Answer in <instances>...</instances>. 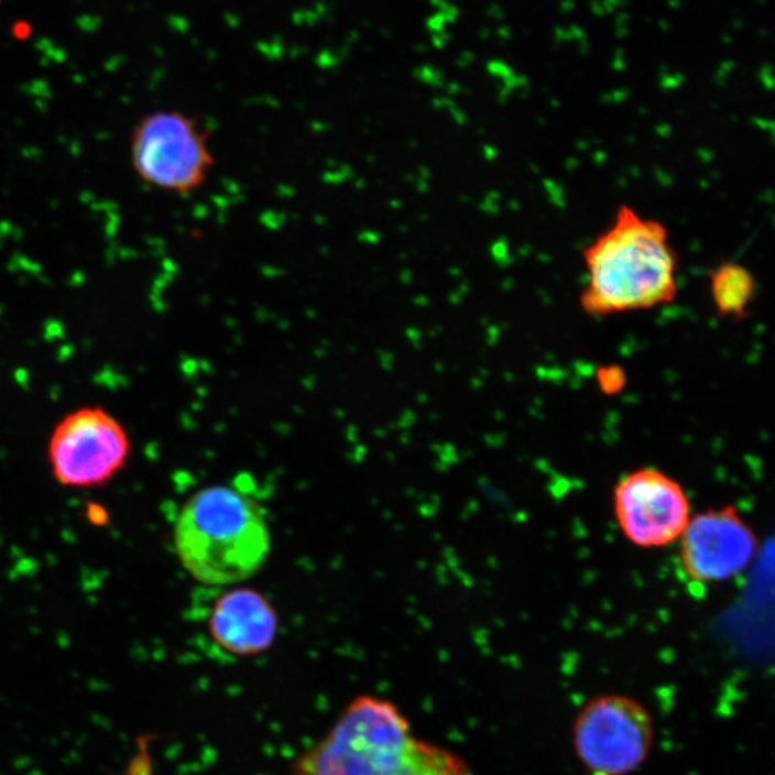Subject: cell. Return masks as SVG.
Returning <instances> with one entry per match:
<instances>
[{"mask_svg": "<svg viewBox=\"0 0 775 775\" xmlns=\"http://www.w3.org/2000/svg\"><path fill=\"white\" fill-rule=\"evenodd\" d=\"M207 609L206 631L211 644L231 658H254L276 644L279 614L256 589L238 585L220 588Z\"/></svg>", "mask_w": 775, "mask_h": 775, "instance_id": "9", "label": "cell"}, {"mask_svg": "<svg viewBox=\"0 0 775 775\" xmlns=\"http://www.w3.org/2000/svg\"><path fill=\"white\" fill-rule=\"evenodd\" d=\"M576 755L593 775H630L645 763L654 745V720L636 699L602 695L576 717Z\"/></svg>", "mask_w": 775, "mask_h": 775, "instance_id": "6", "label": "cell"}, {"mask_svg": "<svg viewBox=\"0 0 775 775\" xmlns=\"http://www.w3.org/2000/svg\"><path fill=\"white\" fill-rule=\"evenodd\" d=\"M173 538L184 570L207 588H229L252 578L272 550L262 505L230 485L194 493L179 510Z\"/></svg>", "mask_w": 775, "mask_h": 775, "instance_id": "3", "label": "cell"}, {"mask_svg": "<svg viewBox=\"0 0 775 775\" xmlns=\"http://www.w3.org/2000/svg\"><path fill=\"white\" fill-rule=\"evenodd\" d=\"M711 296L722 318L745 319L757 295V281L743 264L721 263L710 275Z\"/></svg>", "mask_w": 775, "mask_h": 775, "instance_id": "10", "label": "cell"}, {"mask_svg": "<svg viewBox=\"0 0 775 775\" xmlns=\"http://www.w3.org/2000/svg\"><path fill=\"white\" fill-rule=\"evenodd\" d=\"M613 513L623 536L642 549L678 542L692 517L684 487L658 469L623 477L613 490Z\"/></svg>", "mask_w": 775, "mask_h": 775, "instance_id": "7", "label": "cell"}, {"mask_svg": "<svg viewBox=\"0 0 775 775\" xmlns=\"http://www.w3.org/2000/svg\"><path fill=\"white\" fill-rule=\"evenodd\" d=\"M130 457L129 433L101 406H83L66 414L51 434V471L64 487L106 485L125 469Z\"/></svg>", "mask_w": 775, "mask_h": 775, "instance_id": "5", "label": "cell"}, {"mask_svg": "<svg viewBox=\"0 0 775 775\" xmlns=\"http://www.w3.org/2000/svg\"><path fill=\"white\" fill-rule=\"evenodd\" d=\"M580 309L590 318L635 314L677 299L679 259L668 227L622 205L583 249Z\"/></svg>", "mask_w": 775, "mask_h": 775, "instance_id": "1", "label": "cell"}, {"mask_svg": "<svg viewBox=\"0 0 775 775\" xmlns=\"http://www.w3.org/2000/svg\"><path fill=\"white\" fill-rule=\"evenodd\" d=\"M209 139L210 132L186 112L146 113L132 130V168L146 186L188 196L205 186L215 168Z\"/></svg>", "mask_w": 775, "mask_h": 775, "instance_id": "4", "label": "cell"}, {"mask_svg": "<svg viewBox=\"0 0 775 775\" xmlns=\"http://www.w3.org/2000/svg\"><path fill=\"white\" fill-rule=\"evenodd\" d=\"M679 564L694 583L712 585L743 574L758 550V538L739 510L695 514L679 538Z\"/></svg>", "mask_w": 775, "mask_h": 775, "instance_id": "8", "label": "cell"}, {"mask_svg": "<svg viewBox=\"0 0 775 775\" xmlns=\"http://www.w3.org/2000/svg\"><path fill=\"white\" fill-rule=\"evenodd\" d=\"M291 775H470L460 760L417 739L394 702L358 695Z\"/></svg>", "mask_w": 775, "mask_h": 775, "instance_id": "2", "label": "cell"}, {"mask_svg": "<svg viewBox=\"0 0 775 775\" xmlns=\"http://www.w3.org/2000/svg\"><path fill=\"white\" fill-rule=\"evenodd\" d=\"M598 384L607 394L621 391L626 384V373L618 365H607L598 370Z\"/></svg>", "mask_w": 775, "mask_h": 775, "instance_id": "11", "label": "cell"}]
</instances>
